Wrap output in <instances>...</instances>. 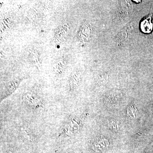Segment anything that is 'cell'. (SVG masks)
<instances>
[{
    "mask_svg": "<svg viewBox=\"0 0 153 153\" xmlns=\"http://www.w3.org/2000/svg\"><path fill=\"white\" fill-rule=\"evenodd\" d=\"M140 29L143 33H151L153 29V21L152 15H149L145 17L140 23Z\"/></svg>",
    "mask_w": 153,
    "mask_h": 153,
    "instance_id": "6da1fadb",
    "label": "cell"
}]
</instances>
